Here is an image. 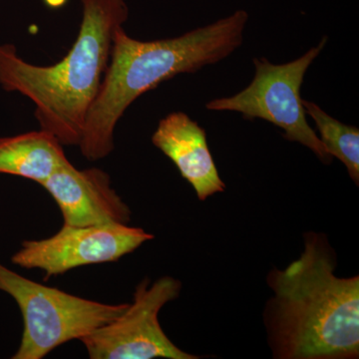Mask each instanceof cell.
Returning a JSON list of instances; mask_svg holds the SVG:
<instances>
[{"label":"cell","instance_id":"cell-4","mask_svg":"<svg viewBox=\"0 0 359 359\" xmlns=\"http://www.w3.org/2000/svg\"><path fill=\"white\" fill-rule=\"evenodd\" d=\"M0 290L13 297L22 314V337L13 359L44 358L56 347L114 320L129 304L76 297L23 278L2 264Z\"/></svg>","mask_w":359,"mask_h":359},{"label":"cell","instance_id":"cell-9","mask_svg":"<svg viewBox=\"0 0 359 359\" xmlns=\"http://www.w3.org/2000/svg\"><path fill=\"white\" fill-rule=\"evenodd\" d=\"M156 148L169 158L204 202L226 185L219 177L204 128L183 112L170 113L160 120L152 136Z\"/></svg>","mask_w":359,"mask_h":359},{"label":"cell","instance_id":"cell-11","mask_svg":"<svg viewBox=\"0 0 359 359\" xmlns=\"http://www.w3.org/2000/svg\"><path fill=\"white\" fill-rule=\"evenodd\" d=\"M306 114L311 116L320 132V139L328 154L346 166L347 173L359 185V130L344 124L327 114L318 104L302 99Z\"/></svg>","mask_w":359,"mask_h":359},{"label":"cell","instance_id":"cell-6","mask_svg":"<svg viewBox=\"0 0 359 359\" xmlns=\"http://www.w3.org/2000/svg\"><path fill=\"white\" fill-rule=\"evenodd\" d=\"M182 283L165 276L150 283H138L133 302L117 318L94 330L80 341L91 359H198L185 353L161 327L159 313L168 302L178 299Z\"/></svg>","mask_w":359,"mask_h":359},{"label":"cell","instance_id":"cell-8","mask_svg":"<svg viewBox=\"0 0 359 359\" xmlns=\"http://www.w3.org/2000/svg\"><path fill=\"white\" fill-rule=\"evenodd\" d=\"M62 214L67 226L128 224L132 212L99 168L79 170L66 161L41 185Z\"/></svg>","mask_w":359,"mask_h":359},{"label":"cell","instance_id":"cell-3","mask_svg":"<svg viewBox=\"0 0 359 359\" xmlns=\"http://www.w3.org/2000/svg\"><path fill=\"white\" fill-rule=\"evenodd\" d=\"M82 20L67 55L56 65H32L13 44L0 43V86L35 106L40 129L63 146H79L90 107L109 65L116 30L128 20L125 0H80Z\"/></svg>","mask_w":359,"mask_h":359},{"label":"cell","instance_id":"cell-10","mask_svg":"<svg viewBox=\"0 0 359 359\" xmlns=\"http://www.w3.org/2000/svg\"><path fill=\"white\" fill-rule=\"evenodd\" d=\"M63 147L53 135L42 129L0 138V174L42 185L68 161Z\"/></svg>","mask_w":359,"mask_h":359},{"label":"cell","instance_id":"cell-5","mask_svg":"<svg viewBox=\"0 0 359 359\" xmlns=\"http://www.w3.org/2000/svg\"><path fill=\"white\" fill-rule=\"evenodd\" d=\"M327 36L318 46L301 57L285 65H273L266 58H254L256 74L249 86L231 97L215 99L205 109L233 111L245 119L266 120L283 130V138L306 146L325 165L332 164V156L320 137L309 126L301 97L302 85L311 63L325 48Z\"/></svg>","mask_w":359,"mask_h":359},{"label":"cell","instance_id":"cell-1","mask_svg":"<svg viewBox=\"0 0 359 359\" xmlns=\"http://www.w3.org/2000/svg\"><path fill=\"white\" fill-rule=\"evenodd\" d=\"M304 249L266 283L264 320L276 359H358L359 276L335 275L337 252L323 233H304Z\"/></svg>","mask_w":359,"mask_h":359},{"label":"cell","instance_id":"cell-2","mask_svg":"<svg viewBox=\"0 0 359 359\" xmlns=\"http://www.w3.org/2000/svg\"><path fill=\"white\" fill-rule=\"evenodd\" d=\"M248 20L249 14L240 9L181 36L153 41L132 39L123 26L118 28L109 65L85 120L78 146L82 156L88 161L109 156L116 126L136 99L177 75L228 58L244 42Z\"/></svg>","mask_w":359,"mask_h":359},{"label":"cell","instance_id":"cell-7","mask_svg":"<svg viewBox=\"0 0 359 359\" xmlns=\"http://www.w3.org/2000/svg\"><path fill=\"white\" fill-rule=\"evenodd\" d=\"M153 238L152 233L128 224H63L50 238L25 241L11 262L20 268L41 269L49 280L80 266L119 261Z\"/></svg>","mask_w":359,"mask_h":359}]
</instances>
